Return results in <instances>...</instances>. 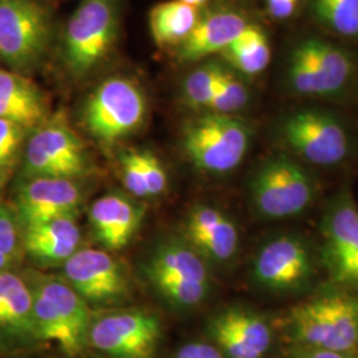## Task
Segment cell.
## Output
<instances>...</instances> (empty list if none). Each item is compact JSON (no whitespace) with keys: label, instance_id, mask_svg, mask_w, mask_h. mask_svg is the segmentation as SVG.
Wrapping results in <instances>:
<instances>
[{"label":"cell","instance_id":"obj_16","mask_svg":"<svg viewBox=\"0 0 358 358\" xmlns=\"http://www.w3.org/2000/svg\"><path fill=\"white\" fill-rule=\"evenodd\" d=\"M62 267L65 282L88 304H113L128 294L125 271L103 250H77Z\"/></svg>","mask_w":358,"mask_h":358},{"label":"cell","instance_id":"obj_13","mask_svg":"<svg viewBox=\"0 0 358 358\" xmlns=\"http://www.w3.org/2000/svg\"><path fill=\"white\" fill-rule=\"evenodd\" d=\"M83 199L76 179H16L10 205L23 231L55 219L76 217Z\"/></svg>","mask_w":358,"mask_h":358},{"label":"cell","instance_id":"obj_34","mask_svg":"<svg viewBox=\"0 0 358 358\" xmlns=\"http://www.w3.org/2000/svg\"><path fill=\"white\" fill-rule=\"evenodd\" d=\"M173 358H226L214 344L189 343L180 346Z\"/></svg>","mask_w":358,"mask_h":358},{"label":"cell","instance_id":"obj_26","mask_svg":"<svg viewBox=\"0 0 358 358\" xmlns=\"http://www.w3.org/2000/svg\"><path fill=\"white\" fill-rule=\"evenodd\" d=\"M304 44L321 75L327 80L331 93L341 90L352 72V64L345 53L316 38L307 40Z\"/></svg>","mask_w":358,"mask_h":358},{"label":"cell","instance_id":"obj_5","mask_svg":"<svg viewBox=\"0 0 358 358\" xmlns=\"http://www.w3.org/2000/svg\"><path fill=\"white\" fill-rule=\"evenodd\" d=\"M120 27L117 0H83L65 27L63 56L72 76L81 78L103 62Z\"/></svg>","mask_w":358,"mask_h":358},{"label":"cell","instance_id":"obj_6","mask_svg":"<svg viewBox=\"0 0 358 358\" xmlns=\"http://www.w3.org/2000/svg\"><path fill=\"white\" fill-rule=\"evenodd\" d=\"M250 195L260 217L278 220L307 211L317 195V187L304 166L279 154L259 167L250 185Z\"/></svg>","mask_w":358,"mask_h":358},{"label":"cell","instance_id":"obj_10","mask_svg":"<svg viewBox=\"0 0 358 358\" xmlns=\"http://www.w3.org/2000/svg\"><path fill=\"white\" fill-rule=\"evenodd\" d=\"M146 115L141 88L125 77L105 80L90 94L84 121L90 134L101 143L113 145L140 128Z\"/></svg>","mask_w":358,"mask_h":358},{"label":"cell","instance_id":"obj_25","mask_svg":"<svg viewBox=\"0 0 358 358\" xmlns=\"http://www.w3.org/2000/svg\"><path fill=\"white\" fill-rule=\"evenodd\" d=\"M28 134L29 130L0 120V196L17 176Z\"/></svg>","mask_w":358,"mask_h":358},{"label":"cell","instance_id":"obj_3","mask_svg":"<svg viewBox=\"0 0 358 358\" xmlns=\"http://www.w3.org/2000/svg\"><path fill=\"white\" fill-rule=\"evenodd\" d=\"M88 149L63 113L31 130L16 179H78L90 171Z\"/></svg>","mask_w":358,"mask_h":358},{"label":"cell","instance_id":"obj_7","mask_svg":"<svg viewBox=\"0 0 358 358\" xmlns=\"http://www.w3.org/2000/svg\"><path fill=\"white\" fill-rule=\"evenodd\" d=\"M48 10L38 0H0V59L24 75L44 59L51 41Z\"/></svg>","mask_w":358,"mask_h":358},{"label":"cell","instance_id":"obj_32","mask_svg":"<svg viewBox=\"0 0 358 358\" xmlns=\"http://www.w3.org/2000/svg\"><path fill=\"white\" fill-rule=\"evenodd\" d=\"M137 152H138L142 177L148 192V198L161 195L166 190L167 183H169L165 167L161 164L158 157H155L153 153L145 152V150H137Z\"/></svg>","mask_w":358,"mask_h":358},{"label":"cell","instance_id":"obj_27","mask_svg":"<svg viewBox=\"0 0 358 358\" xmlns=\"http://www.w3.org/2000/svg\"><path fill=\"white\" fill-rule=\"evenodd\" d=\"M24 257L22 227L11 205L0 201V273L19 269Z\"/></svg>","mask_w":358,"mask_h":358},{"label":"cell","instance_id":"obj_9","mask_svg":"<svg viewBox=\"0 0 358 358\" xmlns=\"http://www.w3.org/2000/svg\"><path fill=\"white\" fill-rule=\"evenodd\" d=\"M317 273V257L299 234H280L263 244L252 264V280L271 294H296L310 285Z\"/></svg>","mask_w":358,"mask_h":358},{"label":"cell","instance_id":"obj_2","mask_svg":"<svg viewBox=\"0 0 358 358\" xmlns=\"http://www.w3.org/2000/svg\"><path fill=\"white\" fill-rule=\"evenodd\" d=\"M294 345L352 355L358 349V296L334 289L294 306L287 320Z\"/></svg>","mask_w":358,"mask_h":358},{"label":"cell","instance_id":"obj_22","mask_svg":"<svg viewBox=\"0 0 358 358\" xmlns=\"http://www.w3.org/2000/svg\"><path fill=\"white\" fill-rule=\"evenodd\" d=\"M245 27L247 23L243 17L234 13H211L203 19H198L192 32L180 43V62H198L226 50Z\"/></svg>","mask_w":358,"mask_h":358},{"label":"cell","instance_id":"obj_30","mask_svg":"<svg viewBox=\"0 0 358 358\" xmlns=\"http://www.w3.org/2000/svg\"><path fill=\"white\" fill-rule=\"evenodd\" d=\"M316 11L336 32L357 35L358 0H316Z\"/></svg>","mask_w":358,"mask_h":358},{"label":"cell","instance_id":"obj_14","mask_svg":"<svg viewBox=\"0 0 358 358\" xmlns=\"http://www.w3.org/2000/svg\"><path fill=\"white\" fill-rule=\"evenodd\" d=\"M285 142L307 162L333 166L349 153V137L341 122L327 112L300 110L289 115L282 127Z\"/></svg>","mask_w":358,"mask_h":358},{"label":"cell","instance_id":"obj_1","mask_svg":"<svg viewBox=\"0 0 358 358\" xmlns=\"http://www.w3.org/2000/svg\"><path fill=\"white\" fill-rule=\"evenodd\" d=\"M24 272L40 343H55L66 357H76L88 346L90 304L64 279L36 269Z\"/></svg>","mask_w":358,"mask_h":358},{"label":"cell","instance_id":"obj_35","mask_svg":"<svg viewBox=\"0 0 358 358\" xmlns=\"http://www.w3.org/2000/svg\"><path fill=\"white\" fill-rule=\"evenodd\" d=\"M287 358H352V355L313 346H294Z\"/></svg>","mask_w":358,"mask_h":358},{"label":"cell","instance_id":"obj_36","mask_svg":"<svg viewBox=\"0 0 358 358\" xmlns=\"http://www.w3.org/2000/svg\"><path fill=\"white\" fill-rule=\"evenodd\" d=\"M299 0H267L268 11L278 19H285L294 13Z\"/></svg>","mask_w":358,"mask_h":358},{"label":"cell","instance_id":"obj_39","mask_svg":"<svg viewBox=\"0 0 358 358\" xmlns=\"http://www.w3.org/2000/svg\"><path fill=\"white\" fill-rule=\"evenodd\" d=\"M99 358H108V357H105V356H101V357H99Z\"/></svg>","mask_w":358,"mask_h":358},{"label":"cell","instance_id":"obj_37","mask_svg":"<svg viewBox=\"0 0 358 358\" xmlns=\"http://www.w3.org/2000/svg\"><path fill=\"white\" fill-rule=\"evenodd\" d=\"M180 1H183V3H187V4L194 6V7H198V6H201V4L206 3L207 0H180Z\"/></svg>","mask_w":358,"mask_h":358},{"label":"cell","instance_id":"obj_23","mask_svg":"<svg viewBox=\"0 0 358 358\" xmlns=\"http://www.w3.org/2000/svg\"><path fill=\"white\" fill-rule=\"evenodd\" d=\"M196 22V7L180 0L159 3L149 13L150 32L159 47L180 44L192 32Z\"/></svg>","mask_w":358,"mask_h":358},{"label":"cell","instance_id":"obj_17","mask_svg":"<svg viewBox=\"0 0 358 358\" xmlns=\"http://www.w3.org/2000/svg\"><path fill=\"white\" fill-rule=\"evenodd\" d=\"M206 332L226 358H264L273 341L266 317L243 307L220 309L207 321Z\"/></svg>","mask_w":358,"mask_h":358},{"label":"cell","instance_id":"obj_33","mask_svg":"<svg viewBox=\"0 0 358 358\" xmlns=\"http://www.w3.org/2000/svg\"><path fill=\"white\" fill-rule=\"evenodd\" d=\"M120 165L122 171V180L127 190L136 198H148V192L138 159V152L128 150L121 154Z\"/></svg>","mask_w":358,"mask_h":358},{"label":"cell","instance_id":"obj_18","mask_svg":"<svg viewBox=\"0 0 358 358\" xmlns=\"http://www.w3.org/2000/svg\"><path fill=\"white\" fill-rule=\"evenodd\" d=\"M185 234L187 243L206 262L226 263L239 247V231L235 223L213 206L192 207L186 219Z\"/></svg>","mask_w":358,"mask_h":358},{"label":"cell","instance_id":"obj_15","mask_svg":"<svg viewBox=\"0 0 358 358\" xmlns=\"http://www.w3.org/2000/svg\"><path fill=\"white\" fill-rule=\"evenodd\" d=\"M32 291L22 269L0 273V357H19L40 345Z\"/></svg>","mask_w":358,"mask_h":358},{"label":"cell","instance_id":"obj_8","mask_svg":"<svg viewBox=\"0 0 358 358\" xmlns=\"http://www.w3.org/2000/svg\"><path fill=\"white\" fill-rule=\"evenodd\" d=\"M250 131L231 115L207 113L190 121L183 130L182 146L192 165L213 174L229 173L243 161Z\"/></svg>","mask_w":358,"mask_h":358},{"label":"cell","instance_id":"obj_31","mask_svg":"<svg viewBox=\"0 0 358 358\" xmlns=\"http://www.w3.org/2000/svg\"><path fill=\"white\" fill-rule=\"evenodd\" d=\"M222 69V66L213 63L195 69L185 83V97L187 103L194 108H208Z\"/></svg>","mask_w":358,"mask_h":358},{"label":"cell","instance_id":"obj_29","mask_svg":"<svg viewBox=\"0 0 358 358\" xmlns=\"http://www.w3.org/2000/svg\"><path fill=\"white\" fill-rule=\"evenodd\" d=\"M248 100V93L242 81L231 72L222 69L208 108L214 113L231 115L242 109Z\"/></svg>","mask_w":358,"mask_h":358},{"label":"cell","instance_id":"obj_24","mask_svg":"<svg viewBox=\"0 0 358 358\" xmlns=\"http://www.w3.org/2000/svg\"><path fill=\"white\" fill-rule=\"evenodd\" d=\"M220 53L236 69L247 75H256L264 71L271 60V50L266 34L259 27L248 24L243 32Z\"/></svg>","mask_w":358,"mask_h":358},{"label":"cell","instance_id":"obj_19","mask_svg":"<svg viewBox=\"0 0 358 358\" xmlns=\"http://www.w3.org/2000/svg\"><path fill=\"white\" fill-rule=\"evenodd\" d=\"M145 208L124 194L109 192L90 207V226L99 243L108 251L128 245L141 226Z\"/></svg>","mask_w":358,"mask_h":358},{"label":"cell","instance_id":"obj_28","mask_svg":"<svg viewBox=\"0 0 358 358\" xmlns=\"http://www.w3.org/2000/svg\"><path fill=\"white\" fill-rule=\"evenodd\" d=\"M289 81L296 92L301 94H329L331 90L327 80L315 64L306 44H300L291 57Z\"/></svg>","mask_w":358,"mask_h":358},{"label":"cell","instance_id":"obj_12","mask_svg":"<svg viewBox=\"0 0 358 358\" xmlns=\"http://www.w3.org/2000/svg\"><path fill=\"white\" fill-rule=\"evenodd\" d=\"M159 319L145 310H113L92 316L88 346L108 358H155Z\"/></svg>","mask_w":358,"mask_h":358},{"label":"cell","instance_id":"obj_38","mask_svg":"<svg viewBox=\"0 0 358 358\" xmlns=\"http://www.w3.org/2000/svg\"><path fill=\"white\" fill-rule=\"evenodd\" d=\"M0 358H19V357H0Z\"/></svg>","mask_w":358,"mask_h":358},{"label":"cell","instance_id":"obj_20","mask_svg":"<svg viewBox=\"0 0 358 358\" xmlns=\"http://www.w3.org/2000/svg\"><path fill=\"white\" fill-rule=\"evenodd\" d=\"M76 217H60L23 230L24 255L38 267L63 266L80 250Z\"/></svg>","mask_w":358,"mask_h":358},{"label":"cell","instance_id":"obj_11","mask_svg":"<svg viewBox=\"0 0 358 358\" xmlns=\"http://www.w3.org/2000/svg\"><path fill=\"white\" fill-rule=\"evenodd\" d=\"M321 262L331 280L358 289V207L349 190L334 195L321 219Z\"/></svg>","mask_w":358,"mask_h":358},{"label":"cell","instance_id":"obj_4","mask_svg":"<svg viewBox=\"0 0 358 358\" xmlns=\"http://www.w3.org/2000/svg\"><path fill=\"white\" fill-rule=\"evenodd\" d=\"M143 271L154 288L174 307H198L210 292L207 263L189 243L169 241L158 244L146 259Z\"/></svg>","mask_w":358,"mask_h":358},{"label":"cell","instance_id":"obj_21","mask_svg":"<svg viewBox=\"0 0 358 358\" xmlns=\"http://www.w3.org/2000/svg\"><path fill=\"white\" fill-rule=\"evenodd\" d=\"M47 101L26 75L0 69V120L34 130L48 118Z\"/></svg>","mask_w":358,"mask_h":358}]
</instances>
